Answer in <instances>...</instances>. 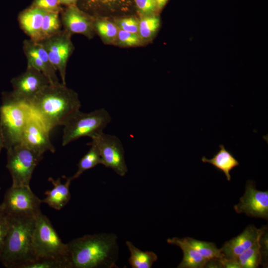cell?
Listing matches in <instances>:
<instances>
[{
    "label": "cell",
    "mask_w": 268,
    "mask_h": 268,
    "mask_svg": "<svg viewBox=\"0 0 268 268\" xmlns=\"http://www.w3.org/2000/svg\"><path fill=\"white\" fill-rule=\"evenodd\" d=\"M9 217L8 229L0 260L5 268H23L35 260L32 245L35 217Z\"/></svg>",
    "instance_id": "cell-3"
},
{
    "label": "cell",
    "mask_w": 268,
    "mask_h": 268,
    "mask_svg": "<svg viewBox=\"0 0 268 268\" xmlns=\"http://www.w3.org/2000/svg\"><path fill=\"white\" fill-rule=\"evenodd\" d=\"M11 92L16 98L28 104L41 90L50 84L48 78L41 71L31 67L11 81Z\"/></svg>",
    "instance_id": "cell-12"
},
{
    "label": "cell",
    "mask_w": 268,
    "mask_h": 268,
    "mask_svg": "<svg viewBox=\"0 0 268 268\" xmlns=\"http://www.w3.org/2000/svg\"><path fill=\"white\" fill-rule=\"evenodd\" d=\"M64 30L70 34H80L90 38L95 31L94 17L82 11L76 5L67 6L61 12Z\"/></svg>",
    "instance_id": "cell-15"
},
{
    "label": "cell",
    "mask_w": 268,
    "mask_h": 268,
    "mask_svg": "<svg viewBox=\"0 0 268 268\" xmlns=\"http://www.w3.org/2000/svg\"><path fill=\"white\" fill-rule=\"evenodd\" d=\"M111 117L105 109L95 110L89 113L76 110L63 122L62 145L66 146L80 137L92 138L103 132L110 123Z\"/></svg>",
    "instance_id": "cell-5"
},
{
    "label": "cell",
    "mask_w": 268,
    "mask_h": 268,
    "mask_svg": "<svg viewBox=\"0 0 268 268\" xmlns=\"http://www.w3.org/2000/svg\"><path fill=\"white\" fill-rule=\"evenodd\" d=\"M88 144L90 148L78 162L76 172L70 177L72 180L78 178L85 171L101 164V157L96 145L92 141Z\"/></svg>",
    "instance_id": "cell-25"
},
{
    "label": "cell",
    "mask_w": 268,
    "mask_h": 268,
    "mask_svg": "<svg viewBox=\"0 0 268 268\" xmlns=\"http://www.w3.org/2000/svg\"><path fill=\"white\" fill-rule=\"evenodd\" d=\"M167 242L180 247L183 251V257L178 268H202L205 267L208 261L194 248L185 238H169L167 240Z\"/></svg>",
    "instance_id": "cell-20"
},
{
    "label": "cell",
    "mask_w": 268,
    "mask_h": 268,
    "mask_svg": "<svg viewBox=\"0 0 268 268\" xmlns=\"http://www.w3.org/2000/svg\"><path fill=\"white\" fill-rule=\"evenodd\" d=\"M6 150V167L12 178L11 186H30L33 172L42 160L43 155L29 149L21 142Z\"/></svg>",
    "instance_id": "cell-7"
},
{
    "label": "cell",
    "mask_w": 268,
    "mask_h": 268,
    "mask_svg": "<svg viewBox=\"0 0 268 268\" xmlns=\"http://www.w3.org/2000/svg\"><path fill=\"white\" fill-rule=\"evenodd\" d=\"M185 238L188 242L208 261L224 258L221 249H218L214 243L200 241L191 237Z\"/></svg>",
    "instance_id": "cell-27"
},
{
    "label": "cell",
    "mask_w": 268,
    "mask_h": 268,
    "mask_svg": "<svg viewBox=\"0 0 268 268\" xmlns=\"http://www.w3.org/2000/svg\"><path fill=\"white\" fill-rule=\"evenodd\" d=\"M23 50L27 58V67H31L43 73L49 79L50 84L59 82L56 70L51 64L47 54L42 46L31 39L23 43Z\"/></svg>",
    "instance_id": "cell-16"
},
{
    "label": "cell",
    "mask_w": 268,
    "mask_h": 268,
    "mask_svg": "<svg viewBox=\"0 0 268 268\" xmlns=\"http://www.w3.org/2000/svg\"><path fill=\"white\" fill-rule=\"evenodd\" d=\"M71 35L64 29L46 39L38 42L46 52L55 69L60 73L62 83L64 84H66L67 62L74 49Z\"/></svg>",
    "instance_id": "cell-10"
},
{
    "label": "cell",
    "mask_w": 268,
    "mask_h": 268,
    "mask_svg": "<svg viewBox=\"0 0 268 268\" xmlns=\"http://www.w3.org/2000/svg\"><path fill=\"white\" fill-rule=\"evenodd\" d=\"M32 245L35 260L54 258L67 262L71 267L67 244L63 242L50 220L42 212L35 217Z\"/></svg>",
    "instance_id": "cell-6"
},
{
    "label": "cell",
    "mask_w": 268,
    "mask_h": 268,
    "mask_svg": "<svg viewBox=\"0 0 268 268\" xmlns=\"http://www.w3.org/2000/svg\"><path fill=\"white\" fill-rule=\"evenodd\" d=\"M94 30L106 44L115 43L119 28L116 23L106 17H94Z\"/></svg>",
    "instance_id": "cell-23"
},
{
    "label": "cell",
    "mask_w": 268,
    "mask_h": 268,
    "mask_svg": "<svg viewBox=\"0 0 268 268\" xmlns=\"http://www.w3.org/2000/svg\"><path fill=\"white\" fill-rule=\"evenodd\" d=\"M50 132L31 110L22 133L21 142L41 155L47 151L54 153L55 148L50 139Z\"/></svg>",
    "instance_id": "cell-13"
},
{
    "label": "cell",
    "mask_w": 268,
    "mask_h": 268,
    "mask_svg": "<svg viewBox=\"0 0 268 268\" xmlns=\"http://www.w3.org/2000/svg\"><path fill=\"white\" fill-rule=\"evenodd\" d=\"M114 21L119 29L138 34L139 19L134 15L116 17Z\"/></svg>",
    "instance_id": "cell-30"
},
{
    "label": "cell",
    "mask_w": 268,
    "mask_h": 268,
    "mask_svg": "<svg viewBox=\"0 0 268 268\" xmlns=\"http://www.w3.org/2000/svg\"><path fill=\"white\" fill-rule=\"evenodd\" d=\"M62 4L67 6L76 5L78 0H60Z\"/></svg>",
    "instance_id": "cell-36"
},
{
    "label": "cell",
    "mask_w": 268,
    "mask_h": 268,
    "mask_svg": "<svg viewBox=\"0 0 268 268\" xmlns=\"http://www.w3.org/2000/svg\"><path fill=\"white\" fill-rule=\"evenodd\" d=\"M76 6L96 17H122L136 13L134 0H78Z\"/></svg>",
    "instance_id": "cell-11"
},
{
    "label": "cell",
    "mask_w": 268,
    "mask_h": 268,
    "mask_svg": "<svg viewBox=\"0 0 268 268\" xmlns=\"http://www.w3.org/2000/svg\"><path fill=\"white\" fill-rule=\"evenodd\" d=\"M126 244L130 253L129 262L133 268H150L157 261V256L153 252L142 251L130 241Z\"/></svg>",
    "instance_id": "cell-22"
},
{
    "label": "cell",
    "mask_w": 268,
    "mask_h": 268,
    "mask_svg": "<svg viewBox=\"0 0 268 268\" xmlns=\"http://www.w3.org/2000/svg\"><path fill=\"white\" fill-rule=\"evenodd\" d=\"M45 10L31 6L19 13L18 20L21 29L33 41L38 42Z\"/></svg>",
    "instance_id": "cell-19"
},
{
    "label": "cell",
    "mask_w": 268,
    "mask_h": 268,
    "mask_svg": "<svg viewBox=\"0 0 268 268\" xmlns=\"http://www.w3.org/2000/svg\"><path fill=\"white\" fill-rule=\"evenodd\" d=\"M265 230L263 228L258 229L254 225L247 227L240 234L226 242L220 248L224 258L235 259L258 241Z\"/></svg>",
    "instance_id": "cell-17"
},
{
    "label": "cell",
    "mask_w": 268,
    "mask_h": 268,
    "mask_svg": "<svg viewBox=\"0 0 268 268\" xmlns=\"http://www.w3.org/2000/svg\"><path fill=\"white\" fill-rule=\"evenodd\" d=\"M60 0H34L31 6L47 11L60 12L63 10Z\"/></svg>",
    "instance_id": "cell-33"
},
{
    "label": "cell",
    "mask_w": 268,
    "mask_h": 268,
    "mask_svg": "<svg viewBox=\"0 0 268 268\" xmlns=\"http://www.w3.org/2000/svg\"><path fill=\"white\" fill-rule=\"evenodd\" d=\"M134 4L139 17L159 13L155 0H134Z\"/></svg>",
    "instance_id": "cell-31"
},
{
    "label": "cell",
    "mask_w": 268,
    "mask_h": 268,
    "mask_svg": "<svg viewBox=\"0 0 268 268\" xmlns=\"http://www.w3.org/2000/svg\"><path fill=\"white\" fill-rule=\"evenodd\" d=\"M91 139L98 149L101 164L112 169L120 176H125L128 169L121 140L116 135L106 134L103 132Z\"/></svg>",
    "instance_id": "cell-9"
},
{
    "label": "cell",
    "mask_w": 268,
    "mask_h": 268,
    "mask_svg": "<svg viewBox=\"0 0 268 268\" xmlns=\"http://www.w3.org/2000/svg\"><path fill=\"white\" fill-rule=\"evenodd\" d=\"M220 149L211 159L203 156L201 161L208 163L216 169L223 172L227 181H230L231 177L230 172L235 167L239 165V162L231 152L227 150L223 144L219 145Z\"/></svg>",
    "instance_id": "cell-21"
},
{
    "label": "cell",
    "mask_w": 268,
    "mask_h": 268,
    "mask_svg": "<svg viewBox=\"0 0 268 268\" xmlns=\"http://www.w3.org/2000/svg\"><path fill=\"white\" fill-rule=\"evenodd\" d=\"M31 113L29 104L14 97L11 92L2 94L0 107V130L4 148L21 143L22 133Z\"/></svg>",
    "instance_id": "cell-4"
},
{
    "label": "cell",
    "mask_w": 268,
    "mask_h": 268,
    "mask_svg": "<svg viewBox=\"0 0 268 268\" xmlns=\"http://www.w3.org/2000/svg\"><path fill=\"white\" fill-rule=\"evenodd\" d=\"M23 268H71L65 261L50 258H39L26 265Z\"/></svg>",
    "instance_id": "cell-29"
},
{
    "label": "cell",
    "mask_w": 268,
    "mask_h": 268,
    "mask_svg": "<svg viewBox=\"0 0 268 268\" xmlns=\"http://www.w3.org/2000/svg\"><path fill=\"white\" fill-rule=\"evenodd\" d=\"M160 26L158 14L141 16L139 19L138 35L142 42L151 40Z\"/></svg>",
    "instance_id": "cell-28"
},
{
    "label": "cell",
    "mask_w": 268,
    "mask_h": 268,
    "mask_svg": "<svg viewBox=\"0 0 268 268\" xmlns=\"http://www.w3.org/2000/svg\"><path fill=\"white\" fill-rule=\"evenodd\" d=\"M0 189H1V188H0Z\"/></svg>",
    "instance_id": "cell-39"
},
{
    "label": "cell",
    "mask_w": 268,
    "mask_h": 268,
    "mask_svg": "<svg viewBox=\"0 0 268 268\" xmlns=\"http://www.w3.org/2000/svg\"><path fill=\"white\" fill-rule=\"evenodd\" d=\"M60 12L45 11L38 42L46 39L62 30Z\"/></svg>",
    "instance_id": "cell-24"
},
{
    "label": "cell",
    "mask_w": 268,
    "mask_h": 268,
    "mask_svg": "<svg viewBox=\"0 0 268 268\" xmlns=\"http://www.w3.org/2000/svg\"><path fill=\"white\" fill-rule=\"evenodd\" d=\"M48 181L52 184L53 188L45 192L46 197L41 200L42 202L46 203L55 209L60 210L70 199L69 186L72 180L71 177L67 178L66 181L63 183L60 178L55 180L49 177Z\"/></svg>",
    "instance_id": "cell-18"
},
{
    "label": "cell",
    "mask_w": 268,
    "mask_h": 268,
    "mask_svg": "<svg viewBox=\"0 0 268 268\" xmlns=\"http://www.w3.org/2000/svg\"><path fill=\"white\" fill-rule=\"evenodd\" d=\"M4 147V140L0 130V152L2 148Z\"/></svg>",
    "instance_id": "cell-37"
},
{
    "label": "cell",
    "mask_w": 268,
    "mask_h": 268,
    "mask_svg": "<svg viewBox=\"0 0 268 268\" xmlns=\"http://www.w3.org/2000/svg\"><path fill=\"white\" fill-rule=\"evenodd\" d=\"M9 215L4 213L0 215V256L2 251L9 226Z\"/></svg>",
    "instance_id": "cell-34"
},
{
    "label": "cell",
    "mask_w": 268,
    "mask_h": 268,
    "mask_svg": "<svg viewBox=\"0 0 268 268\" xmlns=\"http://www.w3.org/2000/svg\"><path fill=\"white\" fill-rule=\"evenodd\" d=\"M142 42L138 34L119 29L115 43L119 46L132 47L139 45Z\"/></svg>",
    "instance_id": "cell-32"
},
{
    "label": "cell",
    "mask_w": 268,
    "mask_h": 268,
    "mask_svg": "<svg viewBox=\"0 0 268 268\" xmlns=\"http://www.w3.org/2000/svg\"><path fill=\"white\" fill-rule=\"evenodd\" d=\"M234 209L238 213H243L249 216L268 219V192L257 190L254 182L248 180L245 193L239 202L234 206Z\"/></svg>",
    "instance_id": "cell-14"
},
{
    "label": "cell",
    "mask_w": 268,
    "mask_h": 268,
    "mask_svg": "<svg viewBox=\"0 0 268 268\" xmlns=\"http://www.w3.org/2000/svg\"><path fill=\"white\" fill-rule=\"evenodd\" d=\"M240 268H256L262 264L263 254L260 240L235 259Z\"/></svg>",
    "instance_id": "cell-26"
},
{
    "label": "cell",
    "mask_w": 268,
    "mask_h": 268,
    "mask_svg": "<svg viewBox=\"0 0 268 268\" xmlns=\"http://www.w3.org/2000/svg\"><path fill=\"white\" fill-rule=\"evenodd\" d=\"M71 268H114L118 254L113 234L86 235L67 244Z\"/></svg>",
    "instance_id": "cell-1"
},
{
    "label": "cell",
    "mask_w": 268,
    "mask_h": 268,
    "mask_svg": "<svg viewBox=\"0 0 268 268\" xmlns=\"http://www.w3.org/2000/svg\"><path fill=\"white\" fill-rule=\"evenodd\" d=\"M41 203L30 186H11L1 204L4 212L9 216L36 217L41 212Z\"/></svg>",
    "instance_id": "cell-8"
},
{
    "label": "cell",
    "mask_w": 268,
    "mask_h": 268,
    "mask_svg": "<svg viewBox=\"0 0 268 268\" xmlns=\"http://www.w3.org/2000/svg\"><path fill=\"white\" fill-rule=\"evenodd\" d=\"M28 104L50 131L81 107L78 94L60 82L46 86Z\"/></svg>",
    "instance_id": "cell-2"
},
{
    "label": "cell",
    "mask_w": 268,
    "mask_h": 268,
    "mask_svg": "<svg viewBox=\"0 0 268 268\" xmlns=\"http://www.w3.org/2000/svg\"><path fill=\"white\" fill-rule=\"evenodd\" d=\"M3 209L1 204H0V215L4 213Z\"/></svg>",
    "instance_id": "cell-38"
},
{
    "label": "cell",
    "mask_w": 268,
    "mask_h": 268,
    "mask_svg": "<svg viewBox=\"0 0 268 268\" xmlns=\"http://www.w3.org/2000/svg\"><path fill=\"white\" fill-rule=\"evenodd\" d=\"M169 0H155L159 13L163 9Z\"/></svg>",
    "instance_id": "cell-35"
}]
</instances>
